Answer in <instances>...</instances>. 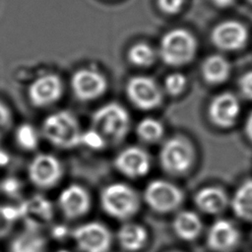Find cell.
<instances>
[{
  "label": "cell",
  "instance_id": "21",
  "mask_svg": "<svg viewBox=\"0 0 252 252\" xmlns=\"http://www.w3.org/2000/svg\"><path fill=\"white\" fill-rule=\"evenodd\" d=\"M173 229L181 239L193 240L202 230V220L194 212L182 211L173 220Z\"/></svg>",
  "mask_w": 252,
  "mask_h": 252
},
{
  "label": "cell",
  "instance_id": "17",
  "mask_svg": "<svg viewBox=\"0 0 252 252\" xmlns=\"http://www.w3.org/2000/svg\"><path fill=\"white\" fill-rule=\"evenodd\" d=\"M247 39V31L243 25L235 21H225L219 24L212 32L214 44L222 50L241 48Z\"/></svg>",
  "mask_w": 252,
  "mask_h": 252
},
{
  "label": "cell",
  "instance_id": "4",
  "mask_svg": "<svg viewBox=\"0 0 252 252\" xmlns=\"http://www.w3.org/2000/svg\"><path fill=\"white\" fill-rule=\"evenodd\" d=\"M196 39L184 29H175L166 32L159 44L162 61L171 66H181L190 62L196 53Z\"/></svg>",
  "mask_w": 252,
  "mask_h": 252
},
{
  "label": "cell",
  "instance_id": "28",
  "mask_svg": "<svg viewBox=\"0 0 252 252\" xmlns=\"http://www.w3.org/2000/svg\"><path fill=\"white\" fill-rule=\"evenodd\" d=\"M187 84L186 77L181 73H172L164 81V87L169 94L177 95L181 94Z\"/></svg>",
  "mask_w": 252,
  "mask_h": 252
},
{
  "label": "cell",
  "instance_id": "1",
  "mask_svg": "<svg viewBox=\"0 0 252 252\" xmlns=\"http://www.w3.org/2000/svg\"><path fill=\"white\" fill-rule=\"evenodd\" d=\"M41 135L52 146L62 150L82 145V128L77 117L68 110H59L46 116L41 124Z\"/></svg>",
  "mask_w": 252,
  "mask_h": 252
},
{
  "label": "cell",
  "instance_id": "27",
  "mask_svg": "<svg viewBox=\"0 0 252 252\" xmlns=\"http://www.w3.org/2000/svg\"><path fill=\"white\" fill-rule=\"evenodd\" d=\"M19 220L20 210L18 206L0 205V239L11 233Z\"/></svg>",
  "mask_w": 252,
  "mask_h": 252
},
{
  "label": "cell",
  "instance_id": "11",
  "mask_svg": "<svg viewBox=\"0 0 252 252\" xmlns=\"http://www.w3.org/2000/svg\"><path fill=\"white\" fill-rule=\"evenodd\" d=\"M63 90V82L58 75L43 74L35 78L29 86V100L34 107H47L61 98Z\"/></svg>",
  "mask_w": 252,
  "mask_h": 252
},
{
  "label": "cell",
  "instance_id": "22",
  "mask_svg": "<svg viewBox=\"0 0 252 252\" xmlns=\"http://www.w3.org/2000/svg\"><path fill=\"white\" fill-rule=\"evenodd\" d=\"M230 72V66L225 58L214 54L206 58L202 64V75L210 84H220L224 82Z\"/></svg>",
  "mask_w": 252,
  "mask_h": 252
},
{
  "label": "cell",
  "instance_id": "23",
  "mask_svg": "<svg viewBox=\"0 0 252 252\" xmlns=\"http://www.w3.org/2000/svg\"><path fill=\"white\" fill-rule=\"evenodd\" d=\"M233 212L237 217L252 221V180L243 182L231 200Z\"/></svg>",
  "mask_w": 252,
  "mask_h": 252
},
{
  "label": "cell",
  "instance_id": "12",
  "mask_svg": "<svg viewBox=\"0 0 252 252\" xmlns=\"http://www.w3.org/2000/svg\"><path fill=\"white\" fill-rule=\"evenodd\" d=\"M58 207L67 220H77L89 213L92 199L89 191L80 184H70L58 196Z\"/></svg>",
  "mask_w": 252,
  "mask_h": 252
},
{
  "label": "cell",
  "instance_id": "14",
  "mask_svg": "<svg viewBox=\"0 0 252 252\" xmlns=\"http://www.w3.org/2000/svg\"><path fill=\"white\" fill-rule=\"evenodd\" d=\"M20 220L25 222L26 227L39 229L48 223L53 218V208L48 199L34 195L19 206Z\"/></svg>",
  "mask_w": 252,
  "mask_h": 252
},
{
  "label": "cell",
  "instance_id": "30",
  "mask_svg": "<svg viewBox=\"0 0 252 252\" xmlns=\"http://www.w3.org/2000/svg\"><path fill=\"white\" fill-rule=\"evenodd\" d=\"M13 124L12 112L9 107L0 101V140L10 131Z\"/></svg>",
  "mask_w": 252,
  "mask_h": 252
},
{
  "label": "cell",
  "instance_id": "15",
  "mask_svg": "<svg viewBox=\"0 0 252 252\" xmlns=\"http://www.w3.org/2000/svg\"><path fill=\"white\" fill-rule=\"evenodd\" d=\"M240 113L238 98L231 93H222L215 96L209 106L211 121L221 128L232 126Z\"/></svg>",
  "mask_w": 252,
  "mask_h": 252
},
{
  "label": "cell",
  "instance_id": "33",
  "mask_svg": "<svg viewBox=\"0 0 252 252\" xmlns=\"http://www.w3.org/2000/svg\"><path fill=\"white\" fill-rule=\"evenodd\" d=\"M158 3L163 12L167 14H174L181 9L184 0H158Z\"/></svg>",
  "mask_w": 252,
  "mask_h": 252
},
{
  "label": "cell",
  "instance_id": "16",
  "mask_svg": "<svg viewBox=\"0 0 252 252\" xmlns=\"http://www.w3.org/2000/svg\"><path fill=\"white\" fill-rule=\"evenodd\" d=\"M240 241V232L230 220H219L210 227L207 235L209 247L217 252H229Z\"/></svg>",
  "mask_w": 252,
  "mask_h": 252
},
{
  "label": "cell",
  "instance_id": "2",
  "mask_svg": "<svg viewBox=\"0 0 252 252\" xmlns=\"http://www.w3.org/2000/svg\"><path fill=\"white\" fill-rule=\"evenodd\" d=\"M130 115L117 102H108L96 109L92 116V129L96 131L107 144L121 143L130 130Z\"/></svg>",
  "mask_w": 252,
  "mask_h": 252
},
{
  "label": "cell",
  "instance_id": "9",
  "mask_svg": "<svg viewBox=\"0 0 252 252\" xmlns=\"http://www.w3.org/2000/svg\"><path fill=\"white\" fill-rule=\"evenodd\" d=\"M126 94L134 106L143 110L158 107L162 100V93L158 85L150 77L134 76L126 84Z\"/></svg>",
  "mask_w": 252,
  "mask_h": 252
},
{
  "label": "cell",
  "instance_id": "10",
  "mask_svg": "<svg viewBox=\"0 0 252 252\" xmlns=\"http://www.w3.org/2000/svg\"><path fill=\"white\" fill-rule=\"evenodd\" d=\"M74 96L80 101H91L105 94L108 83L103 74L92 69L76 71L70 81Z\"/></svg>",
  "mask_w": 252,
  "mask_h": 252
},
{
  "label": "cell",
  "instance_id": "13",
  "mask_svg": "<svg viewBox=\"0 0 252 252\" xmlns=\"http://www.w3.org/2000/svg\"><path fill=\"white\" fill-rule=\"evenodd\" d=\"M115 168L129 178L145 176L151 168V158L142 148L130 146L118 153L114 158Z\"/></svg>",
  "mask_w": 252,
  "mask_h": 252
},
{
  "label": "cell",
  "instance_id": "7",
  "mask_svg": "<svg viewBox=\"0 0 252 252\" xmlns=\"http://www.w3.org/2000/svg\"><path fill=\"white\" fill-rule=\"evenodd\" d=\"M63 166L53 155L41 153L35 155L28 165L30 181L39 189H50L62 178Z\"/></svg>",
  "mask_w": 252,
  "mask_h": 252
},
{
  "label": "cell",
  "instance_id": "26",
  "mask_svg": "<svg viewBox=\"0 0 252 252\" xmlns=\"http://www.w3.org/2000/svg\"><path fill=\"white\" fill-rule=\"evenodd\" d=\"M154 49L145 42L135 43L128 51V60L137 67H149L155 61Z\"/></svg>",
  "mask_w": 252,
  "mask_h": 252
},
{
  "label": "cell",
  "instance_id": "6",
  "mask_svg": "<svg viewBox=\"0 0 252 252\" xmlns=\"http://www.w3.org/2000/svg\"><path fill=\"white\" fill-rule=\"evenodd\" d=\"M72 238L81 252H108L112 245L110 229L99 221H89L72 230Z\"/></svg>",
  "mask_w": 252,
  "mask_h": 252
},
{
  "label": "cell",
  "instance_id": "31",
  "mask_svg": "<svg viewBox=\"0 0 252 252\" xmlns=\"http://www.w3.org/2000/svg\"><path fill=\"white\" fill-rule=\"evenodd\" d=\"M1 189L4 194L10 197H16L22 189V183L15 177H8L2 181Z\"/></svg>",
  "mask_w": 252,
  "mask_h": 252
},
{
  "label": "cell",
  "instance_id": "35",
  "mask_svg": "<svg viewBox=\"0 0 252 252\" xmlns=\"http://www.w3.org/2000/svg\"><path fill=\"white\" fill-rule=\"evenodd\" d=\"M245 133L247 137L252 141V112L248 116L246 123H245Z\"/></svg>",
  "mask_w": 252,
  "mask_h": 252
},
{
  "label": "cell",
  "instance_id": "25",
  "mask_svg": "<svg viewBox=\"0 0 252 252\" xmlns=\"http://www.w3.org/2000/svg\"><path fill=\"white\" fill-rule=\"evenodd\" d=\"M15 141L24 151H34L39 144V134L30 123L19 125L15 131Z\"/></svg>",
  "mask_w": 252,
  "mask_h": 252
},
{
  "label": "cell",
  "instance_id": "34",
  "mask_svg": "<svg viewBox=\"0 0 252 252\" xmlns=\"http://www.w3.org/2000/svg\"><path fill=\"white\" fill-rule=\"evenodd\" d=\"M10 162V155L0 147V168L6 166Z\"/></svg>",
  "mask_w": 252,
  "mask_h": 252
},
{
  "label": "cell",
  "instance_id": "5",
  "mask_svg": "<svg viewBox=\"0 0 252 252\" xmlns=\"http://www.w3.org/2000/svg\"><path fill=\"white\" fill-rule=\"evenodd\" d=\"M193 161L194 150L182 137L168 139L160 149L159 162L168 173L182 174L191 167Z\"/></svg>",
  "mask_w": 252,
  "mask_h": 252
},
{
  "label": "cell",
  "instance_id": "24",
  "mask_svg": "<svg viewBox=\"0 0 252 252\" xmlns=\"http://www.w3.org/2000/svg\"><path fill=\"white\" fill-rule=\"evenodd\" d=\"M163 132L164 129L162 123L152 117L142 119L136 127V134L138 138L147 144H153L159 141Z\"/></svg>",
  "mask_w": 252,
  "mask_h": 252
},
{
  "label": "cell",
  "instance_id": "18",
  "mask_svg": "<svg viewBox=\"0 0 252 252\" xmlns=\"http://www.w3.org/2000/svg\"><path fill=\"white\" fill-rule=\"evenodd\" d=\"M116 238L122 249L128 252H137L147 243L148 232L139 223L125 222L117 230Z\"/></svg>",
  "mask_w": 252,
  "mask_h": 252
},
{
  "label": "cell",
  "instance_id": "38",
  "mask_svg": "<svg viewBox=\"0 0 252 252\" xmlns=\"http://www.w3.org/2000/svg\"><path fill=\"white\" fill-rule=\"evenodd\" d=\"M249 1H251V2H252V0H249Z\"/></svg>",
  "mask_w": 252,
  "mask_h": 252
},
{
  "label": "cell",
  "instance_id": "19",
  "mask_svg": "<svg viewBox=\"0 0 252 252\" xmlns=\"http://www.w3.org/2000/svg\"><path fill=\"white\" fill-rule=\"evenodd\" d=\"M47 240L39 229L25 227L14 236L9 245V252H44Z\"/></svg>",
  "mask_w": 252,
  "mask_h": 252
},
{
  "label": "cell",
  "instance_id": "32",
  "mask_svg": "<svg viewBox=\"0 0 252 252\" xmlns=\"http://www.w3.org/2000/svg\"><path fill=\"white\" fill-rule=\"evenodd\" d=\"M241 94L248 99H252V71L245 73L238 82Z\"/></svg>",
  "mask_w": 252,
  "mask_h": 252
},
{
  "label": "cell",
  "instance_id": "36",
  "mask_svg": "<svg viewBox=\"0 0 252 252\" xmlns=\"http://www.w3.org/2000/svg\"><path fill=\"white\" fill-rule=\"evenodd\" d=\"M213 2L219 7H227L232 4L233 0H213Z\"/></svg>",
  "mask_w": 252,
  "mask_h": 252
},
{
  "label": "cell",
  "instance_id": "3",
  "mask_svg": "<svg viewBox=\"0 0 252 252\" xmlns=\"http://www.w3.org/2000/svg\"><path fill=\"white\" fill-rule=\"evenodd\" d=\"M101 209L109 217L126 220L140 209V196L137 191L126 183L117 182L105 186L99 197Z\"/></svg>",
  "mask_w": 252,
  "mask_h": 252
},
{
  "label": "cell",
  "instance_id": "37",
  "mask_svg": "<svg viewBox=\"0 0 252 252\" xmlns=\"http://www.w3.org/2000/svg\"><path fill=\"white\" fill-rule=\"evenodd\" d=\"M56 252H71V251H68V250H65V249H61V250H58Z\"/></svg>",
  "mask_w": 252,
  "mask_h": 252
},
{
  "label": "cell",
  "instance_id": "29",
  "mask_svg": "<svg viewBox=\"0 0 252 252\" xmlns=\"http://www.w3.org/2000/svg\"><path fill=\"white\" fill-rule=\"evenodd\" d=\"M82 145L93 150H101L107 145V143L96 131L91 128L90 130L83 132Z\"/></svg>",
  "mask_w": 252,
  "mask_h": 252
},
{
  "label": "cell",
  "instance_id": "8",
  "mask_svg": "<svg viewBox=\"0 0 252 252\" xmlns=\"http://www.w3.org/2000/svg\"><path fill=\"white\" fill-rule=\"evenodd\" d=\"M145 202L156 212L167 213L183 201L182 191L173 183L157 179L151 181L144 191Z\"/></svg>",
  "mask_w": 252,
  "mask_h": 252
},
{
  "label": "cell",
  "instance_id": "20",
  "mask_svg": "<svg viewBox=\"0 0 252 252\" xmlns=\"http://www.w3.org/2000/svg\"><path fill=\"white\" fill-rule=\"evenodd\" d=\"M225 192L216 186H209L201 189L195 196L197 207L207 214H219L227 205Z\"/></svg>",
  "mask_w": 252,
  "mask_h": 252
}]
</instances>
